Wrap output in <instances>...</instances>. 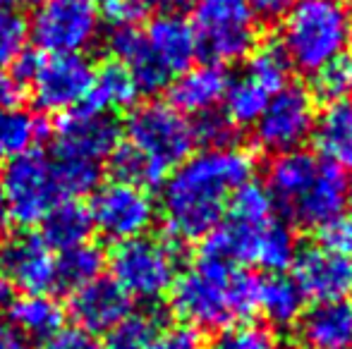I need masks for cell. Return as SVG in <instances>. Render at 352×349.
Segmentation results:
<instances>
[{"label":"cell","instance_id":"48","mask_svg":"<svg viewBox=\"0 0 352 349\" xmlns=\"http://www.w3.org/2000/svg\"><path fill=\"white\" fill-rule=\"evenodd\" d=\"M348 17H350V27H352V5H350V10H348Z\"/></svg>","mask_w":352,"mask_h":349},{"label":"cell","instance_id":"1","mask_svg":"<svg viewBox=\"0 0 352 349\" xmlns=\"http://www.w3.org/2000/svg\"><path fill=\"white\" fill-rule=\"evenodd\" d=\"M252 156L235 146L187 156L161 182V215L170 239L197 242L226 218L230 199L252 180Z\"/></svg>","mask_w":352,"mask_h":349},{"label":"cell","instance_id":"22","mask_svg":"<svg viewBox=\"0 0 352 349\" xmlns=\"http://www.w3.org/2000/svg\"><path fill=\"white\" fill-rule=\"evenodd\" d=\"M321 168V158L307 154V151H285L271 160L266 170V191L271 194L274 204L285 213L290 204L305 191V186L314 180Z\"/></svg>","mask_w":352,"mask_h":349},{"label":"cell","instance_id":"49","mask_svg":"<svg viewBox=\"0 0 352 349\" xmlns=\"http://www.w3.org/2000/svg\"><path fill=\"white\" fill-rule=\"evenodd\" d=\"M142 3H146V5H148V3H151V0H142Z\"/></svg>","mask_w":352,"mask_h":349},{"label":"cell","instance_id":"15","mask_svg":"<svg viewBox=\"0 0 352 349\" xmlns=\"http://www.w3.org/2000/svg\"><path fill=\"white\" fill-rule=\"evenodd\" d=\"M142 38L153 65L170 82L187 67H192V62L199 56L195 29L190 19L182 17V12L161 10L158 14H153L142 29Z\"/></svg>","mask_w":352,"mask_h":349},{"label":"cell","instance_id":"9","mask_svg":"<svg viewBox=\"0 0 352 349\" xmlns=\"http://www.w3.org/2000/svg\"><path fill=\"white\" fill-rule=\"evenodd\" d=\"M0 199L10 215V223H17L22 228L41 223L48 210L58 201H63L53 158L32 149L3 163Z\"/></svg>","mask_w":352,"mask_h":349},{"label":"cell","instance_id":"26","mask_svg":"<svg viewBox=\"0 0 352 349\" xmlns=\"http://www.w3.org/2000/svg\"><path fill=\"white\" fill-rule=\"evenodd\" d=\"M274 93L278 91H274L254 72L245 70V75L237 77V80H230V84H228L226 98H223L226 117L237 127L254 125L261 112H264V108L269 106Z\"/></svg>","mask_w":352,"mask_h":349},{"label":"cell","instance_id":"19","mask_svg":"<svg viewBox=\"0 0 352 349\" xmlns=\"http://www.w3.org/2000/svg\"><path fill=\"white\" fill-rule=\"evenodd\" d=\"M230 77L218 62L192 65L170 82V101L185 115H204L223 103Z\"/></svg>","mask_w":352,"mask_h":349},{"label":"cell","instance_id":"20","mask_svg":"<svg viewBox=\"0 0 352 349\" xmlns=\"http://www.w3.org/2000/svg\"><path fill=\"white\" fill-rule=\"evenodd\" d=\"M305 349H352V297L316 302L300 316Z\"/></svg>","mask_w":352,"mask_h":349},{"label":"cell","instance_id":"32","mask_svg":"<svg viewBox=\"0 0 352 349\" xmlns=\"http://www.w3.org/2000/svg\"><path fill=\"white\" fill-rule=\"evenodd\" d=\"M53 168H56L58 186H60L63 199L87 196L101 184V165H96V163L53 158Z\"/></svg>","mask_w":352,"mask_h":349},{"label":"cell","instance_id":"34","mask_svg":"<svg viewBox=\"0 0 352 349\" xmlns=\"http://www.w3.org/2000/svg\"><path fill=\"white\" fill-rule=\"evenodd\" d=\"M204 349H278V345L276 335L266 326L242 321L221 330V335L213 337L211 345Z\"/></svg>","mask_w":352,"mask_h":349},{"label":"cell","instance_id":"35","mask_svg":"<svg viewBox=\"0 0 352 349\" xmlns=\"http://www.w3.org/2000/svg\"><path fill=\"white\" fill-rule=\"evenodd\" d=\"M195 134L197 144H204L206 149H218V146H230L232 139V122L226 115H218L216 110L197 115Z\"/></svg>","mask_w":352,"mask_h":349},{"label":"cell","instance_id":"12","mask_svg":"<svg viewBox=\"0 0 352 349\" xmlns=\"http://www.w3.org/2000/svg\"><path fill=\"white\" fill-rule=\"evenodd\" d=\"M120 144V125L111 112L79 106L58 117L53 127V156L101 165Z\"/></svg>","mask_w":352,"mask_h":349},{"label":"cell","instance_id":"3","mask_svg":"<svg viewBox=\"0 0 352 349\" xmlns=\"http://www.w3.org/2000/svg\"><path fill=\"white\" fill-rule=\"evenodd\" d=\"M261 278L216 258L199 256L170 287L177 318L195 330H226L259 309Z\"/></svg>","mask_w":352,"mask_h":349},{"label":"cell","instance_id":"2","mask_svg":"<svg viewBox=\"0 0 352 349\" xmlns=\"http://www.w3.org/2000/svg\"><path fill=\"white\" fill-rule=\"evenodd\" d=\"M295 254L292 228L276 218V204L266 186L250 180L232 194L226 218L201 239L199 256L280 273L290 268Z\"/></svg>","mask_w":352,"mask_h":349},{"label":"cell","instance_id":"40","mask_svg":"<svg viewBox=\"0 0 352 349\" xmlns=\"http://www.w3.org/2000/svg\"><path fill=\"white\" fill-rule=\"evenodd\" d=\"M0 349H32V340L10 318H0Z\"/></svg>","mask_w":352,"mask_h":349},{"label":"cell","instance_id":"4","mask_svg":"<svg viewBox=\"0 0 352 349\" xmlns=\"http://www.w3.org/2000/svg\"><path fill=\"white\" fill-rule=\"evenodd\" d=\"M283 17L280 46L290 67L305 75H314L348 51L352 27L340 0H295Z\"/></svg>","mask_w":352,"mask_h":349},{"label":"cell","instance_id":"33","mask_svg":"<svg viewBox=\"0 0 352 349\" xmlns=\"http://www.w3.org/2000/svg\"><path fill=\"white\" fill-rule=\"evenodd\" d=\"M29 43V22L19 10L0 5V70H10Z\"/></svg>","mask_w":352,"mask_h":349},{"label":"cell","instance_id":"21","mask_svg":"<svg viewBox=\"0 0 352 349\" xmlns=\"http://www.w3.org/2000/svg\"><path fill=\"white\" fill-rule=\"evenodd\" d=\"M314 146L321 160L352 170V101H333L314 120Z\"/></svg>","mask_w":352,"mask_h":349},{"label":"cell","instance_id":"18","mask_svg":"<svg viewBox=\"0 0 352 349\" xmlns=\"http://www.w3.org/2000/svg\"><path fill=\"white\" fill-rule=\"evenodd\" d=\"M345 208V177L340 168L321 160L319 173L290 204L285 215L295 225L307 230H321L326 223L343 215Z\"/></svg>","mask_w":352,"mask_h":349},{"label":"cell","instance_id":"5","mask_svg":"<svg viewBox=\"0 0 352 349\" xmlns=\"http://www.w3.org/2000/svg\"><path fill=\"white\" fill-rule=\"evenodd\" d=\"M122 141H127L146 160L156 180L163 182L175 165L195 154V122L173 103L146 101L130 108Z\"/></svg>","mask_w":352,"mask_h":349},{"label":"cell","instance_id":"13","mask_svg":"<svg viewBox=\"0 0 352 349\" xmlns=\"http://www.w3.org/2000/svg\"><path fill=\"white\" fill-rule=\"evenodd\" d=\"M316 108L311 93L297 84H285L274 93L269 106L254 122V139L264 151L285 154L295 151L311 136Z\"/></svg>","mask_w":352,"mask_h":349},{"label":"cell","instance_id":"29","mask_svg":"<svg viewBox=\"0 0 352 349\" xmlns=\"http://www.w3.org/2000/svg\"><path fill=\"white\" fill-rule=\"evenodd\" d=\"M259 309L269 318V323L278 328H287L305 311V294L300 292L292 278L271 275V278L261 280Z\"/></svg>","mask_w":352,"mask_h":349},{"label":"cell","instance_id":"7","mask_svg":"<svg viewBox=\"0 0 352 349\" xmlns=\"http://www.w3.org/2000/svg\"><path fill=\"white\" fill-rule=\"evenodd\" d=\"M10 72L22 86H29L36 108L60 115L87 103L94 80L87 56H34L24 51Z\"/></svg>","mask_w":352,"mask_h":349},{"label":"cell","instance_id":"14","mask_svg":"<svg viewBox=\"0 0 352 349\" xmlns=\"http://www.w3.org/2000/svg\"><path fill=\"white\" fill-rule=\"evenodd\" d=\"M0 278L22 294L56 289V254L38 234L22 232L0 247Z\"/></svg>","mask_w":352,"mask_h":349},{"label":"cell","instance_id":"39","mask_svg":"<svg viewBox=\"0 0 352 349\" xmlns=\"http://www.w3.org/2000/svg\"><path fill=\"white\" fill-rule=\"evenodd\" d=\"M43 349H103L96 335L82 330V328H60L53 337L46 340Z\"/></svg>","mask_w":352,"mask_h":349},{"label":"cell","instance_id":"44","mask_svg":"<svg viewBox=\"0 0 352 349\" xmlns=\"http://www.w3.org/2000/svg\"><path fill=\"white\" fill-rule=\"evenodd\" d=\"M8 304H10V287H8V282L0 278V311H3Z\"/></svg>","mask_w":352,"mask_h":349},{"label":"cell","instance_id":"16","mask_svg":"<svg viewBox=\"0 0 352 349\" xmlns=\"http://www.w3.org/2000/svg\"><path fill=\"white\" fill-rule=\"evenodd\" d=\"M290 265L292 280L305 299L331 302L352 294V258L316 244V247L297 249Z\"/></svg>","mask_w":352,"mask_h":349},{"label":"cell","instance_id":"11","mask_svg":"<svg viewBox=\"0 0 352 349\" xmlns=\"http://www.w3.org/2000/svg\"><path fill=\"white\" fill-rule=\"evenodd\" d=\"M91 194L89 213L94 230H98L108 242L120 244L142 237L156 220V204L144 186L113 180L98 184Z\"/></svg>","mask_w":352,"mask_h":349},{"label":"cell","instance_id":"37","mask_svg":"<svg viewBox=\"0 0 352 349\" xmlns=\"http://www.w3.org/2000/svg\"><path fill=\"white\" fill-rule=\"evenodd\" d=\"M321 247L340 254L345 258H352V218L338 215L331 223L321 228Z\"/></svg>","mask_w":352,"mask_h":349},{"label":"cell","instance_id":"27","mask_svg":"<svg viewBox=\"0 0 352 349\" xmlns=\"http://www.w3.org/2000/svg\"><path fill=\"white\" fill-rule=\"evenodd\" d=\"M106 268V254L98 244L84 242L79 247L65 249L56 256V289L72 294L91 280L101 278Z\"/></svg>","mask_w":352,"mask_h":349},{"label":"cell","instance_id":"42","mask_svg":"<svg viewBox=\"0 0 352 349\" xmlns=\"http://www.w3.org/2000/svg\"><path fill=\"white\" fill-rule=\"evenodd\" d=\"M24 86L10 70H0V106H17Z\"/></svg>","mask_w":352,"mask_h":349},{"label":"cell","instance_id":"6","mask_svg":"<svg viewBox=\"0 0 352 349\" xmlns=\"http://www.w3.org/2000/svg\"><path fill=\"white\" fill-rule=\"evenodd\" d=\"M106 265L132 302H158L180 273V242L142 234L118 244Z\"/></svg>","mask_w":352,"mask_h":349},{"label":"cell","instance_id":"51","mask_svg":"<svg viewBox=\"0 0 352 349\" xmlns=\"http://www.w3.org/2000/svg\"><path fill=\"white\" fill-rule=\"evenodd\" d=\"M0 5H5V0H0Z\"/></svg>","mask_w":352,"mask_h":349},{"label":"cell","instance_id":"30","mask_svg":"<svg viewBox=\"0 0 352 349\" xmlns=\"http://www.w3.org/2000/svg\"><path fill=\"white\" fill-rule=\"evenodd\" d=\"M161 328V313H127L116 328L106 333V342H101V345L103 349H146Z\"/></svg>","mask_w":352,"mask_h":349},{"label":"cell","instance_id":"25","mask_svg":"<svg viewBox=\"0 0 352 349\" xmlns=\"http://www.w3.org/2000/svg\"><path fill=\"white\" fill-rule=\"evenodd\" d=\"M10 321L29 340H48L65 323V309L53 294H22L10 304Z\"/></svg>","mask_w":352,"mask_h":349},{"label":"cell","instance_id":"43","mask_svg":"<svg viewBox=\"0 0 352 349\" xmlns=\"http://www.w3.org/2000/svg\"><path fill=\"white\" fill-rule=\"evenodd\" d=\"M10 215H8V210H5V204H3V199H0V247H3V242L10 237Z\"/></svg>","mask_w":352,"mask_h":349},{"label":"cell","instance_id":"28","mask_svg":"<svg viewBox=\"0 0 352 349\" xmlns=\"http://www.w3.org/2000/svg\"><path fill=\"white\" fill-rule=\"evenodd\" d=\"M43 134V122L27 108L0 106V163L32 151Z\"/></svg>","mask_w":352,"mask_h":349},{"label":"cell","instance_id":"31","mask_svg":"<svg viewBox=\"0 0 352 349\" xmlns=\"http://www.w3.org/2000/svg\"><path fill=\"white\" fill-rule=\"evenodd\" d=\"M314 93L326 103L348 101L352 96V51H343L314 72Z\"/></svg>","mask_w":352,"mask_h":349},{"label":"cell","instance_id":"17","mask_svg":"<svg viewBox=\"0 0 352 349\" xmlns=\"http://www.w3.org/2000/svg\"><path fill=\"white\" fill-rule=\"evenodd\" d=\"M67 313L74 328H82L91 335H106L127 313H132V299L111 275H101L74 289L67 302Z\"/></svg>","mask_w":352,"mask_h":349},{"label":"cell","instance_id":"41","mask_svg":"<svg viewBox=\"0 0 352 349\" xmlns=\"http://www.w3.org/2000/svg\"><path fill=\"white\" fill-rule=\"evenodd\" d=\"M256 19H278L290 10L295 0H247Z\"/></svg>","mask_w":352,"mask_h":349},{"label":"cell","instance_id":"10","mask_svg":"<svg viewBox=\"0 0 352 349\" xmlns=\"http://www.w3.org/2000/svg\"><path fill=\"white\" fill-rule=\"evenodd\" d=\"M29 22V41L43 56H84L101 34L96 8L84 0H43Z\"/></svg>","mask_w":352,"mask_h":349},{"label":"cell","instance_id":"36","mask_svg":"<svg viewBox=\"0 0 352 349\" xmlns=\"http://www.w3.org/2000/svg\"><path fill=\"white\" fill-rule=\"evenodd\" d=\"M146 349H204L199 330L190 326H163Z\"/></svg>","mask_w":352,"mask_h":349},{"label":"cell","instance_id":"24","mask_svg":"<svg viewBox=\"0 0 352 349\" xmlns=\"http://www.w3.org/2000/svg\"><path fill=\"white\" fill-rule=\"evenodd\" d=\"M137 98H140V86H137L132 72L120 60L111 58V60L94 67L91 91L87 98L91 108L113 115V112L135 108Z\"/></svg>","mask_w":352,"mask_h":349},{"label":"cell","instance_id":"45","mask_svg":"<svg viewBox=\"0 0 352 349\" xmlns=\"http://www.w3.org/2000/svg\"><path fill=\"white\" fill-rule=\"evenodd\" d=\"M345 206H350V210H352V177L345 182Z\"/></svg>","mask_w":352,"mask_h":349},{"label":"cell","instance_id":"50","mask_svg":"<svg viewBox=\"0 0 352 349\" xmlns=\"http://www.w3.org/2000/svg\"><path fill=\"white\" fill-rule=\"evenodd\" d=\"M290 349H305V347H290Z\"/></svg>","mask_w":352,"mask_h":349},{"label":"cell","instance_id":"38","mask_svg":"<svg viewBox=\"0 0 352 349\" xmlns=\"http://www.w3.org/2000/svg\"><path fill=\"white\" fill-rule=\"evenodd\" d=\"M106 19L111 27H135L144 19L148 5L142 0H106Z\"/></svg>","mask_w":352,"mask_h":349},{"label":"cell","instance_id":"23","mask_svg":"<svg viewBox=\"0 0 352 349\" xmlns=\"http://www.w3.org/2000/svg\"><path fill=\"white\" fill-rule=\"evenodd\" d=\"M41 234L38 237L53 249V252H65V249L79 247L84 242H91L94 223L89 206L79 199H63L53 206L41 220Z\"/></svg>","mask_w":352,"mask_h":349},{"label":"cell","instance_id":"8","mask_svg":"<svg viewBox=\"0 0 352 349\" xmlns=\"http://www.w3.org/2000/svg\"><path fill=\"white\" fill-rule=\"evenodd\" d=\"M190 24L209 62L242 60L256 46V14L247 0H192Z\"/></svg>","mask_w":352,"mask_h":349},{"label":"cell","instance_id":"47","mask_svg":"<svg viewBox=\"0 0 352 349\" xmlns=\"http://www.w3.org/2000/svg\"><path fill=\"white\" fill-rule=\"evenodd\" d=\"M84 3H89V5H96V3H106V0H84Z\"/></svg>","mask_w":352,"mask_h":349},{"label":"cell","instance_id":"46","mask_svg":"<svg viewBox=\"0 0 352 349\" xmlns=\"http://www.w3.org/2000/svg\"><path fill=\"white\" fill-rule=\"evenodd\" d=\"M14 3H19V5H32V8H36V5H41L43 0H14Z\"/></svg>","mask_w":352,"mask_h":349}]
</instances>
